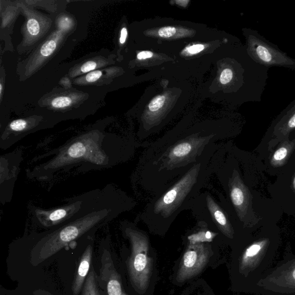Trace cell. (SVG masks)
<instances>
[{"label": "cell", "mask_w": 295, "mask_h": 295, "mask_svg": "<svg viewBox=\"0 0 295 295\" xmlns=\"http://www.w3.org/2000/svg\"><path fill=\"white\" fill-rule=\"evenodd\" d=\"M136 205L133 198L112 184L91 190L85 204L74 217L44 232L33 234L31 263L34 267L40 265L70 244L95 233Z\"/></svg>", "instance_id": "1"}, {"label": "cell", "mask_w": 295, "mask_h": 295, "mask_svg": "<svg viewBox=\"0 0 295 295\" xmlns=\"http://www.w3.org/2000/svg\"><path fill=\"white\" fill-rule=\"evenodd\" d=\"M137 145L133 140L109 137L93 130L42 155L40 159L52 158L32 170L27 169L26 174L30 179L49 181L57 172H67L74 168L83 172L112 168L131 159Z\"/></svg>", "instance_id": "2"}, {"label": "cell", "mask_w": 295, "mask_h": 295, "mask_svg": "<svg viewBox=\"0 0 295 295\" xmlns=\"http://www.w3.org/2000/svg\"><path fill=\"white\" fill-rule=\"evenodd\" d=\"M228 151V145L218 143L185 174L162 193L153 197L140 214V220L155 233L167 231L180 213L190 210L198 195L216 173Z\"/></svg>", "instance_id": "3"}, {"label": "cell", "mask_w": 295, "mask_h": 295, "mask_svg": "<svg viewBox=\"0 0 295 295\" xmlns=\"http://www.w3.org/2000/svg\"><path fill=\"white\" fill-rule=\"evenodd\" d=\"M242 248L237 269L242 288L252 293L263 274L272 266L278 247L277 239L259 236Z\"/></svg>", "instance_id": "4"}, {"label": "cell", "mask_w": 295, "mask_h": 295, "mask_svg": "<svg viewBox=\"0 0 295 295\" xmlns=\"http://www.w3.org/2000/svg\"><path fill=\"white\" fill-rule=\"evenodd\" d=\"M213 189L202 190L190 209L197 221L204 222L209 227L216 229L233 239L235 235L229 204L223 194Z\"/></svg>", "instance_id": "5"}, {"label": "cell", "mask_w": 295, "mask_h": 295, "mask_svg": "<svg viewBox=\"0 0 295 295\" xmlns=\"http://www.w3.org/2000/svg\"><path fill=\"white\" fill-rule=\"evenodd\" d=\"M225 156L215 175L227 193L229 199L227 201L231 203L238 220L246 227H251L254 223L252 221L250 191L241 178L239 171L232 167L230 161Z\"/></svg>", "instance_id": "6"}, {"label": "cell", "mask_w": 295, "mask_h": 295, "mask_svg": "<svg viewBox=\"0 0 295 295\" xmlns=\"http://www.w3.org/2000/svg\"><path fill=\"white\" fill-rule=\"evenodd\" d=\"M254 295H295V255L286 248L282 259L271 266L256 283Z\"/></svg>", "instance_id": "7"}, {"label": "cell", "mask_w": 295, "mask_h": 295, "mask_svg": "<svg viewBox=\"0 0 295 295\" xmlns=\"http://www.w3.org/2000/svg\"><path fill=\"white\" fill-rule=\"evenodd\" d=\"M90 194L89 191L68 198L65 204L51 209L32 206L30 208V213L33 225L38 228L48 230L63 224L82 209Z\"/></svg>", "instance_id": "8"}, {"label": "cell", "mask_w": 295, "mask_h": 295, "mask_svg": "<svg viewBox=\"0 0 295 295\" xmlns=\"http://www.w3.org/2000/svg\"><path fill=\"white\" fill-rule=\"evenodd\" d=\"M23 160L24 155L21 148L2 155L0 158V202L2 205L12 200Z\"/></svg>", "instance_id": "9"}, {"label": "cell", "mask_w": 295, "mask_h": 295, "mask_svg": "<svg viewBox=\"0 0 295 295\" xmlns=\"http://www.w3.org/2000/svg\"><path fill=\"white\" fill-rule=\"evenodd\" d=\"M249 49L252 59L260 64L295 68V61L256 37H250Z\"/></svg>", "instance_id": "10"}, {"label": "cell", "mask_w": 295, "mask_h": 295, "mask_svg": "<svg viewBox=\"0 0 295 295\" xmlns=\"http://www.w3.org/2000/svg\"><path fill=\"white\" fill-rule=\"evenodd\" d=\"M97 281L101 295H124L120 276L115 269L110 252L106 248L102 251Z\"/></svg>", "instance_id": "11"}, {"label": "cell", "mask_w": 295, "mask_h": 295, "mask_svg": "<svg viewBox=\"0 0 295 295\" xmlns=\"http://www.w3.org/2000/svg\"><path fill=\"white\" fill-rule=\"evenodd\" d=\"M94 235L91 236L80 258L77 270L76 271L74 281L72 282V290L73 295H79L82 292L83 285L89 274L92 266L94 246Z\"/></svg>", "instance_id": "12"}, {"label": "cell", "mask_w": 295, "mask_h": 295, "mask_svg": "<svg viewBox=\"0 0 295 295\" xmlns=\"http://www.w3.org/2000/svg\"><path fill=\"white\" fill-rule=\"evenodd\" d=\"M82 295H101L93 265L91 266L89 274L83 287Z\"/></svg>", "instance_id": "13"}, {"label": "cell", "mask_w": 295, "mask_h": 295, "mask_svg": "<svg viewBox=\"0 0 295 295\" xmlns=\"http://www.w3.org/2000/svg\"><path fill=\"white\" fill-rule=\"evenodd\" d=\"M202 222V221H201ZM203 223V229H201V224L200 222L197 221L199 230L197 233H193V234L190 235L188 239L191 242L195 243L199 242H204V241H210L212 239V237L215 235V233L209 230L208 228V226L204 222Z\"/></svg>", "instance_id": "14"}, {"label": "cell", "mask_w": 295, "mask_h": 295, "mask_svg": "<svg viewBox=\"0 0 295 295\" xmlns=\"http://www.w3.org/2000/svg\"><path fill=\"white\" fill-rule=\"evenodd\" d=\"M291 149V145L286 144L282 145V147L279 148L272 158L271 163L275 166L281 165V164L284 162L285 160L288 156Z\"/></svg>", "instance_id": "15"}, {"label": "cell", "mask_w": 295, "mask_h": 295, "mask_svg": "<svg viewBox=\"0 0 295 295\" xmlns=\"http://www.w3.org/2000/svg\"><path fill=\"white\" fill-rule=\"evenodd\" d=\"M57 48V42L55 40H50L42 46L41 50V56L47 57L52 55Z\"/></svg>", "instance_id": "16"}, {"label": "cell", "mask_w": 295, "mask_h": 295, "mask_svg": "<svg viewBox=\"0 0 295 295\" xmlns=\"http://www.w3.org/2000/svg\"><path fill=\"white\" fill-rule=\"evenodd\" d=\"M147 262L146 256L143 254L139 253L135 255V259H134V269L137 271H142L146 266Z\"/></svg>", "instance_id": "17"}, {"label": "cell", "mask_w": 295, "mask_h": 295, "mask_svg": "<svg viewBox=\"0 0 295 295\" xmlns=\"http://www.w3.org/2000/svg\"><path fill=\"white\" fill-rule=\"evenodd\" d=\"M72 99L68 97H60L54 99L52 102V106L56 109H63L71 105Z\"/></svg>", "instance_id": "18"}, {"label": "cell", "mask_w": 295, "mask_h": 295, "mask_svg": "<svg viewBox=\"0 0 295 295\" xmlns=\"http://www.w3.org/2000/svg\"><path fill=\"white\" fill-rule=\"evenodd\" d=\"M28 30L31 36L36 37L40 32V26L36 19L32 18L29 19L27 24Z\"/></svg>", "instance_id": "19"}, {"label": "cell", "mask_w": 295, "mask_h": 295, "mask_svg": "<svg viewBox=\"0 0 295 295\" xmlns=\"http://www.w3.org/2000/svg\"><path fill=\"white\" fill-rule=\"evenodd\" d=\"M165 97H164V96H159V97L153 99L149 105V109L151 112H157V111L162 108L164 102H165Z\"/></svg>", "instance_id": "20"}, {"label": "cell", "mask_w": 295, "mask_h": 295, "mask_svg": "<svg viewBox=\"0 0 295 295\" xmlns=\"http://www.w3.org/2000/svg\"><path fill=\"white\" fill-rule=\"evenodd\" d=\"M197 260L196 252L189 250L186 252L184 256V265L187 267H193Z\"/></svg>", "instance_id": "21"}, {"label": "cell", "mask_w": 295, "mask_h": 295, "mask_svg": "<svg viewBox=\"0 0 295 295\" xmlns=\"http://www.w3.org/2000/svg\"><path fill=\"white\" fill-rule=\"evenodd\" d=\"M294 128H295V111L291 114L285 123L283 124L281 130L282 133L286 134Z\"/></svg>", "instance_id": "22"}, {"label": "cell", "mask_w": 295, "mask_h": 295, "mask_svg": "<svg viewBox=\"0 0 295 295\" xmlns=\"http://www.w3.org/2000/svg\"><path fill=\"white\" fill-rule=\"evenodd\" d=\"M175 33L176 29L173 27H165L159 31V35L162 38H170L174 36Z\"/></svg>", "instance_id": "23"}, {"label": "cell", "mask_w": 295, "mask_h": 295, "mask_svg": "<svg viewBox=\"0 0 295 295\" xmlns=\"http://www.w3.org/2000/svg\"><path fill=\"white\" fill-rule=\"evenodd\" d=\"M98 67V65L97 63L95 61H90L82 65L80 69V71L83 74H86V73L95 70Z\"/></svg>", "instance_id": "24"}, {"label": "cell", "mask_w": 295, "mask_h": 295, "mask_svg": "<svg viewBox=\"0 0 295 295\" xmlns=\"http://www.w3.org/2000/svg\"><path fill=\"white\" fill-rule=\"evenodd\" d=\"M102 76V72L101 71H95L89 73L86 76L85 80L88 83H94L97 82Z\"/></svg>", "instance_id": "25"}, {"label": "cell", "mask_w": 295, "mask_h": 295, "mask_svg": "<svg viewBox=\"0 0 295 295\" xmlns=\"http://www.w3.org/2000/svg\"><path fill=\"white\" fill-rule=\"evenodd\" d=\"M233 77V73L229 69H225L221 73L220 76V82L223 84H227L231 82Z\"/></svg>", "instance_id": "26"}, {"label": "cell", "mask_w": 295, "mask_h": 295, "mask_svg": "<svg viewBox=\"0 0 295 295\" xmlns=\"http://www.w3.org/2000/svg\"><path fill=\"white\" fill-rule=\"evenodd\" d=\"M72 25V21L67 17L61 18L59 22V26L61 30H67L71 28Z\"/></svg>", "instance_id": "27"}, {"label": "cell", "mask_w": 295, "mask_h": 295, "mask_svg": "<svg viewBox=\"0 0 295 295\" xmlns=\"http://www.w3.org/2000/svg\"><path fill=\"white\" fill-rule=\"evenodd\" d=\"M205 48L202 45H193L188 48V52L191 54H197L201 52Z\"/></svg>", "instance_id": "28"}, {"label": "cell", "mask_w": 295, "mask_h": 295, "mask_svg": "<svg viewBox=\"0 0 295 295\" xmlns=\"http://www.w3.org/2000/svg\"><path fill=\"white\" fill-rule=\"evenodd\" d=\"M153 56V53L151 52H142L138 54L137 59L139 60H144L151 58Z\"/></svg>", "instance_id": "29"}, {"label": "cell", "mask_w": 295, "mask_h": 295, "mask_svg": "<svg viewBox=\"0 0 295 295\" xmlns=\"http://www.w3.org/2000/svg\"><path fill=\"white\" fill-rule=\"evenodd\" d=\"M128 36V31L126 28H123L121 30L120 42L121 44H125L126 38Z\"/></svg>", "instance_id": "30"}, {"label": "cell", "mask_w": 295, "mask_h": 295, "mask_svg": "<svg viewBox=\"0 0 295 295\" xmlns=\"http://www.w3.org/2000/svg\"><path fill=\"white\" fill-rule=\"evenodd\" d=\"M34 295H54L53 294L48 292L44 289H38L33 292Z\"/></svg>", "instance_id": "31"}, {"label": "cell", "mask_w": 295, "mask_h": 295, "mask_svg": "<svg viewBox=\"0 0 295 295\" xmlns=\"http://www.w3.org/2000/svg\"><path fill=\"white\" fill-rule=\"evenodd\" d=\"M3 93V85L2 84H0V94H2Z\"/></svg>", "instance_id": "32"}, {"label": "cell", "mask_w": 295, "mask_h": 295, "mask_svg": "<svg viewBox=\"0 0 295 295\" xmlns=\"http://www.w3.org/2000/svg\"><path fill=\"white\" fill-rule=\"evenodd\" d=\"M294 183H295V181H294Z\"/></svg>", "instance_id": "33"}]
</instances>
